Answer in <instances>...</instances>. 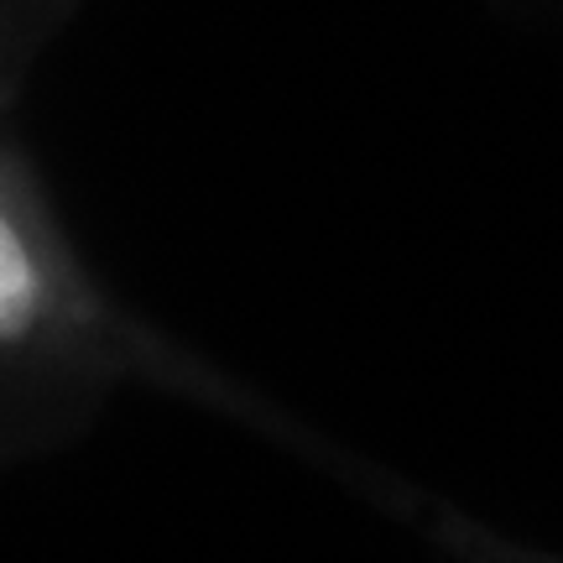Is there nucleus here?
<instances>
[{"instance_id": "1", "label": "nucleus", "mask_w": 563, "mask_h": 563, "mask_svg": "<svg viewBox=\"0 0 563 563\" xmlns=\"http://www.w3.org/2000/svg\"><path fill=\"white\" fill-rule=\"evenodd\" d=\"M104 340L110 313L0 152V350L89 355Z\"/></svg>"}]
</instances>
